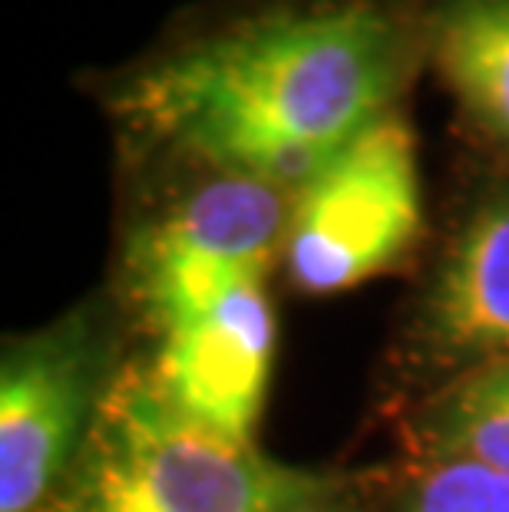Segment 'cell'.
Masks as SVG:
<instances>
[{
  "label": "cell",
  "instance_id": "obj_7",
  "mask_svg": "<svg viewBox=\"0 0 509 512\" xmlns=\"http://www.w3.org/2000/svg\"><path fill=\"white\" fill-rule=\"evenodd\" d=\"M424 337L453 361L509 357V189L476 205L424 304Z\"/></svg>",
  "mask_w": 509,
  "mask_h": 512
},
{
  "label": "cell",
  "instance_id": "obj_2",
  "mask_svg": "<svg viewBox=\"0 0 509 512\" xmlns=\"http://www.w3.org/2000/svg\"><path fill=\"white\" fill-rule=\"evenodd\" d=\"M324 479L172 407L153 377L106 390L53 512H298Z\"/></svg>",
  "mask_w": 509,
  "mask_h": 512
},
{
  "label": "cell",
  "instance_id": "obj_9",
  "mask_svg": "<svg viewBox=\"0 0 509 512\" xmlns=\"http://www.w3.org/2000/svg\"><path fill=\"white\" fill-rule=\"evenodd\" d=\"M433 443L443 460H473L509 476V357L476 367L440 403Z\"/></svg>",
  "mask_w": 509,
  "mask_h": 512
},
{
  "label": "cell",
  "instance_id": "obj_6",
  "mask_svg": "<svg viewBox=\"0 0 509 512\" xmlns=\"http://www.w3.org/2000/svg\"><path fill=\"white\" fill-rule=\"evenodd\" d=\"M93 403V354L77 331L17 344L0 370V512H30L70 460Z\"/></svg>",
  "mask_w": 509,
  "mask_h": 512
},
{
  "label": "cell",
  "instance_id": "obj_8",
  "mask_svg": "<svg viewBox=\"0 0 509 512\" xmlns=\"http://www.w3.org/2000/svg\"><path fill=\"white\" fill-rule=\"evenodd\" d=\"M430 57L476 126L509 146V0H437Z\"/></svg>",
  "mask_w": 509,
  "mask_h": 512
},
{
  "label": "cell",
  "instance_id": "obj_10",
  "mask_svg": "<svg viewBox=\"0 0 509 512\" xmlns=\"http://www.w3.org/2000/svg\"><path fill=\"white\" fill-rule=\"evenodd\" d=\"M404 512H509V476L473 460H443L417 479Z\"/></svg>",
  "mask_w": 509,
  "mask_h": 512
},
{
  "label": "cell",
  "instance_id": "obj_11",
  "mask_svg": "<svg viewBox=\"0 0 509 512\" xmlns=\"http://www.w3.org/2000/svg\"><path fill=\"white\" fill-rule=\"evenodd\" d=\"M298 512H331V509H318V506H314V503H308V506H301Z\"/></svg>",
  "mask_w": 509,
  "mask_h": 512
},
{
  "label": "cell",
  "instance_id": "obj_3",
  "mask_svg": "<svg viewBox=\"0 0 509 512\" xmlns=\"http://www.w3.org/2000/svg\"><path fill=\"white\" fill-rule=\"evenodd\" d=\"M420 228V172L414 133L394 113L298 185L285 252L298 288L344 291L391 268Z\"/></svg>",
  "mask_w": 509,
  "mask_h": 512
},
{
  "label": "cell",
  "instance_id": "obj_1",
  "mask_svg": "<svg viewBox=\"0 0 509 512\" xmlns=\"http://www.w3.org/2000/svg\"><path fill=\"white\" fill-rule=\"evenodd\" d=\"M407 37L381 0H314L245 17L136 73L119 113L222 176L305 185L391 113Z\"/></svg>",
  "mask_w": 509,
  "mask_h": 512
},
{
  "label": "cell",
  "instance_id": "obj_4",
  "mask_svg": "<svg viewBox=\"0 0 509 512\" xmlns=\"http://www.w3.org/2000/svg\"><path fill=\"white\" fill-rule=\"evenodd\" d=\"M288 215L278 185L219 176L146 225L129 265L162 331L199 318L238 285L265 281Z\"/></svg>",
  "mask_w": 509,
  "mask_h": 512
},
{
  "label": "cell",
  "instance_id": "obj_5",
  "mask_svg": "<svg viewBox=\"0 0 509 512\" xmlns=\"http://www.w3.org/2000/svg\"><path fill=\"white\" fill-rule=\"evenodd\" d=\"M272 354L275 318L265 281H248L199 318L166 328L153 380L186 417L252 443Z\"/></svg>",
  "mask_w": 509,
  "mask_h": 512
}]
</instances>
